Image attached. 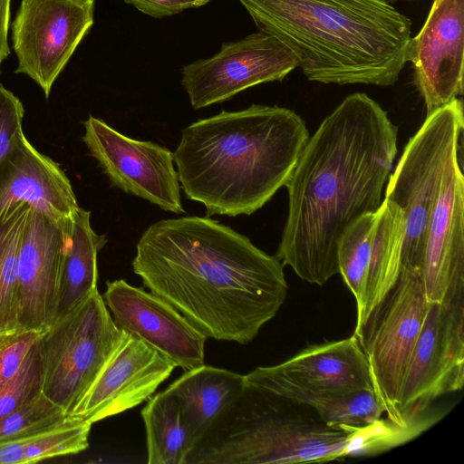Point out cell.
<instances>
[{"label":"cell","instance_id":"6da1fadb","mask_svg":"<svg viewBox=\"0 0 464 464\" xmlns=\"http://www.w3.org/2000/svg\"><path fill=\"white\" fill-rule=\"evenodd\" d=\"M398 128L366 93L347 96L308 139L285 184L288 210L276 256L304 281L338 274L344 229L376 210L398 152Z\"/></svg>","mask_w":464,"mask_h":464},{"label":"cell","instance_id":"7a4b0ae2","mask_svg":"<svg viewBox=\"0 0 464 464\" xmlns=\"http://www.w3.org/2000/svg\"><path fill=\"white\" fill-rule=\"evenodd\" d=\"M133 272L207 338L246 344L286 298L284 265L208 217L160 220L140 237Z\"/></svg>","mask_w":464,"mask_h":464},{"label":"cell","instance_id":"3957f363","mask_svg":"<svg viewBox=\"0 0 464 464\" xmlns=\"http://www.w3.org/2000/svg\"><path fill=\"white\" fill-rule=\"evenodd\" d=\"M308 139L287 108L222 111L182 130L173 152L179 184L208 217L251 215L285 186Z\"/></svg>","mask_w":464,"mask_h":464},{"label":"cell","instance_id":"277c9868","mask_svg":"<svg viewBox=\"0 0 464 464\" xmlns=\"http://www.w3.org/2000/svg\"><path fill=\"white\" fill-rule=\"evenodd\" d=\"M239 1L309 81L392 86L407 63L411 21L386 0Z\"/></svg>","mask_w":464,"mask_h":464},{"label":"cell","instance_id":"5b68a950","mask_svg":"<svg viewBox=\"0 0 464 464\" xmlns=\"http://www.w3.org/2000/svg\"><path fill=\"white\" fill-rule=\"evenodd\" d=\"M276 396L245 387L186 464H295L348 458L350 427L289 414Z\"/></svg>","mask_w":464,"mask_h":464},{"label":"cell","instance_id":"8992f818","mask_svg":"<svg viewBox=\"0 0 464 464\" xmlns=\"http://www.w3.org/2000/svg\"><path fill=\"white\" fill-rule=\"evenodd\" d=\"M463 128L460 99L426 115L388 179L384 198L397 205L405 218L401 269L420 274L429 222L446 167L460 150Z\"/></svg>","mask_w":464,"mask_h":464},{"label":"cell","instance_id":"52a82bcc","mask_svg":"<svg viewBox=\"0 0 464 464\" xmlns=\"http://www.w3.org/2000/svg\"><path fill=\"white\" fill-rule=\"evenodd\" d=\"M115 324L98 288L40 337L43 393L72 415L119 346Z\"/></svg>","mask_w":464,"mask_h":464},{"label":"cell","instance_id":"ba28073f","mask_svg":"<svg viewBox=\"0 0 464 464\" xmlns=\"http://www.w3.org/2000/svg\"><path fill=\"white\" fill-rule=\"evenodd\" d=\"M429 302L420 274L401 269L399 277L363 325L353 334L367 358L373 391L387 419L405 424L400 399L408 366L421 331Z\"/></svg>","mask_w":464,"mask_h":464},{"label":"cell","instance_id":"9c48e42d","mask_svg":"<svg viewBox=\"0 0 464 464\" xmlns=\"http://www.w3.org/2000/svg\"><path fill=\"white\" fill-rule=\"evenodd\" d=\"M245 387L312 408L357 391L373 389L357 337L309 345L288 360L244 375Z\"/></svg>","mask_w":464,"mask_h":464},{"label":"cell","instance_id":"30bf717a","mask_svg":"<svg viewBox=\"0 0 464 464\" xmlns=\"http://www.w3.org/2000/svg\"><path fill=\"white\" fill-rule=\"evenodd\" d=\"M464 292L429 303L406 372L400 414L405 424L434 421L429 408L464 385Z\"/></svg>","mask_w":464,"mask_h":464},{"label":"cell","instance_id":"8fae6325","mask_svg":"<svg viewBox=\"0 0 464 464\" xmlns=\"http://www.w3.org/2000/svg\"><path fill=\"white\" fill-rule=\"evenodd\" d=\"M405 235L402 210L383 198L379 208L353 221L337 246L338 274L356 303L354 332L395 285Z\"/></svg>","mask_w":464,"mask_h":464},{"label":"cell","instance_id":"7c38bea8","mask_svg":"<svg viewBox=\"0 0 464 464\" xmlns=\"http://www.w3.org/2000/svg\"><path fill=\"white\" fill-rule=\"evenodd\" d=\"M94 0H21L12 23L15 73L48 98L53 82L93 24Z\"/></svg>","mask_w":464,"mask_h":464},{"label":"cell","instance_id":"4fadbf2b","mask_svg":"<svg viewBox=\"0 0 464 464\" xmlns=\"http://www.w3.org/2000/svg\"><path fill=\"white\" fill-rule=\"evenodd\" d=\"M82 124V140L112 187L165 211L185 212L172 151L127 137L92 115Z\"/></svg>","mask_w":464,"mask_h":464},{"label":"cell","instance_id":"5bb4252c","mask_svg":"<svg viewBox=\"0 0 464 464\" xmlns=\"http://www.w3.org/2000/svg\"><path fill=\"white\" fill-rule=\"evenodd\" d=\"M298 67L294 54L263 32L224 43L209 58L185 65L181 84L194 109L225 102L253 86L282 81Z\"/></svg>","mask_w":464,"mask_h":464},{"label":"cell","instance_id":"9a60e30c","mask_svg":"<svg viewBox=\"0 0 464 464\" xmlns=\"http://www.w3.org/2000/svg\"><path fill=\"white\" fill-rule=\"evenodd\" d=\"M71 230L72 218L58 221L30 208L19 254L18 329L44 332L55 321Z\"/></svg>","mask_w":464,"mask_h":464},{"label":"cell","instance_id":"2e32d148","mask_svg":"<svg viewBox=\"0 0 464 464\" xmlns=\"http://www.w3.org/2000/svg\"><path fill=\"white\" fill-rule=\"evenodd\" d=\"M463 53L464 0H434L406 53L426 115L463 94Z\"/></svg>","mask_w":464,"mask_h":464},{"label":"cell","instance_id":"e0dca14e","mask_svg":"<svg viewBox=\"0 0 464 464\" xmlns=\"http://www.w3.org/2000/svg\"><path fill=\"white\" fill-rule=\"evenodd\" d=\"M102 299L121 330L134 334L185 371L204 364L207 336L162 298L128 284L108 281Z\"/></svg>","mask_w":464,"mask_h":464},{"label":"cell","instance_id":"ac0fdd59","mask_svg":"<svg viewBox=\"0 0 464 464\" xmlns=\"http://www.w3.org/2000/svg\"><path fill=\"white\" fill-rule=\"evenodd\" d=\"M174 363L138 336L123 337L71 415L92 425L138 406L166 381Z\"/></svg>","mask_w":464,"mask_h":464},{"label":"cell","instance_id":"d6986e66","mask_svg":"<svg viewBox=\"0 0 464 464\" xmlns=\"http://www.w3.org/2000/svg\"><path fill=\"white\" fill-rule=\"evenodd\" d=\"M420 274L429 303L464 292V177L459 151L444 172L426 232Z\"/></svg>","mask_w":464,"mask_h":464},{"label":"cell","instance_id":"ffe728a7","mask_svg":"<svg viewBox=\"0 0 464 464\" xmlns=\"http://www.w3.org/2000/svg\"><path fill=\"white\" fill-rule=\"evenodd\" d=\"M21 203L58 221L71 219L79 208L60 165L39 152L24 135L0 160V218Z\"/></svg>","mask_w":464,"mask_h":464},{"label":"cell","instance_id":"44dd1931","mask_svg":"<svg viewBox=\"0 0 464 464\" xmlns=\"http://www.w3.org/2000/svg\"><path fill=\"white\" fill-rule=\"evenodd\" d=\"M244 390V375L205 363L186 371L166 389L179 403L193 449Z\"/></svg>","mask_w":464,"mask_h":464},{"label":"cell","instance_id":"7402d4cb","mask_svg":"<svg viewBox=\"0 0 464 464\" xmlns=\"http://www.w3.org/2000/svg\"><path fill=\"white\" fill-rule=\"evenodd\" d=\"M106 242L104 235H98L92 229L91 212L79 207L72 218V230L62 268L55 321L97 289V256Z\"/></svg>","mask_w":464,"mask_h":464},{"label":"cell","instance_id":"603a6c76","mask_svg":"<svg viewBox=\"0 0 464 464\" xmlns=\"http://www.w3.org/2000/svg\"><path fill=\"white\" fill-rule=\"evenodd\" d=\"M146 431L148 464H186L193 450L177 399L164 390L141 410Z\"/></svg>","mask_w":464,"mask_h":464},{"label":"cell","instance_id":"cb8c5ba5","mask_svg":"<svg viewBox=\"0 0 464 464\" xmlns=\"http://www.w3.org/2000/svg\"><path fill=\"white\" fill-rule=\"evenodd\" d=\"M31 206L21 203L0 218V335L18 330V264Z\"/></svg>","mask_w":464,"mask_h":464},{"label":"cell","instance_id":"d4e9b609","mask_svg":"<svg viewBox=\"0 0 464 464\" xmlns=\"http://www.w3.org/2000/svg\"><path fill=\"white\" fill-rule=\"evenodd\" d=\"M92 424L70 416L56 427L34 437L22 464H33L59 456L77 454L89 447Z\"/></svg>","mask_w":464,"mask_h":464},{"label":"cell","instance_id":"484cf974","mask_svg":"<svg viewBox=\"0 0 464 464\" xmlns=\"http://www.w3.org/2000/svg\"><path fill=\"white\" fill-rule=\"evenodd\" d=\"M327 425L361 427L385 414L373 389L357 391L314 404L311 408Z\"/></svg>","mask_w":464,"mask_h":464},{"label":"cell","instance_id":"4316f807","mask_svg":"<svg viewBox=\"0 0 464 464\" xmlns=\"http://www.w3.org/2000/svg\"><path fill=\"white\" fill-rule=\"evenodd\" d=\"M64 410L42 393L0 419V443L37 436L68 419Z\"/></svg>","mask_w":464,"mask_h":464},{"label":"cell","instance_id":"83f0119b","mask_svg":"<svg viewBox=\"0 0 464 464\" xmlns=\"http://www.w3.org/2000/svg\"><path fill=\"white\" fill-rule=\"evenodd\" d=\"M44 374L39 339L31 348L17 373L0 392V419L27 405L43 393Z\"/></svg>","mask_w":464,"mask_h":464},{"label":"cell","instance_id":"f1b7e54d","mask_svg":"<svg viewBox=\"0 0 464 464\" xmlns=\"http://www.w3.org/2000/svg\"><path fill=\"white\" fill-rule=\"evenodd\" d=\"M43 332L18 329L0 335V392L17 373Z\"/></svg>","mask_w":464,"mask_h":464},{"label":"cell","instance_id":"f546056e","mask_svg":"<svg viewBox=\"0 0 464 464\" xmlns=\"http://www.w3.org/2000/svg\"><path fill=\"white\" fill-rule=\"evenodd\" d=\"M24 108L22 102L0 83V160L24 135Z\"/></svg>","mask_w":464,"mask_h":464},{"label":"cell","instance_id":"4dcf8cb0","mask_svg":"<svg viewBox=\"0 0 464 464\" xmlns=\"http://www.w3.org/2000/svg\"><path fill=\"white\" fill-rule=\"evenodd\" d=\"M139 11L152 16L164 17L173 15L189 8L199 7L210 0H123Z\"/></svg>","mask_w":464,"mask_h":464},{"label":"cell","instance_id":"1f68e13d","mask_svg":"<svg viewBox=\"0 0 464 464\" xmlns=\"http://www.w3.org/2000/svg\"><path fill=\"white\" fill-rule=\"evenodd\" d=\"M33 438L0 443V464H22L26 448Z\"/></svg>","mask_w":464,"mask_h":464},{"label":"cell","instance_id":"d6a6232c","mask_svg":"<svg viewBox=\"0 0 464 464\" xmlns=\"http://www.w3.org/2000/svg\"><path fill=\"white\" fill-rule=\"evenodd\" d=\"M11 0H0V74L3 62L9 56L10 48L7 40L10 22Z\"/></svg>","mask_w":464,"mask_h":464},{"label":"cell","instance_id":"836d02e7","mask_svg":"<svg viewBox=\"0 0 464 464\" xmlns=\"http://www.w3.org/2000/svg\"><path fill=\"white\" fill-rule=\"evenodd\" d=\"M388 1L389 3H394V2H397V1H416V0H386Z\"/></svg>","mask_w":464,"mask_h":464}]
</instances>
